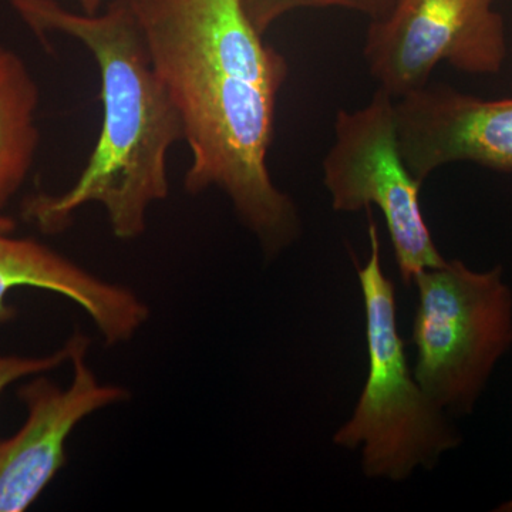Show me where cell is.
<instances>
[{"label": "cell", "mask_w": 512, "mask_h": 512, "mask_svg": "<svg viewBox=\"0 0 512 512\" xmlns=\"http://www.w3.org/2000/svg\"><path fill=\"white\" fill-rule=\"evenodd\" d=\"M130 3L183 123L191 151L185 190L218 188L268 254L288 247L298 212L266 165L285 57L265 45L239 0Z\"/></svg>", "instance_id": "cell-1"}, {"label": "cell", "mask_w": 512, "mask_h": 512, "mask_svg": "<svg viewBox=\"0 0 512 512\" xmlns=\"http://www.w3.org/2000/svg\"><path fill=\"white\" fill-rule=\"evenodd\" d=\"M12 5L37 35L63 33L92 53L103 101L99 140L79 180L62 194L30 197L26 220L46 234H59L77 211L99 204L114 237H141L150 208L167 200L168 151L184 140V128L151 62L130 0H113L96 15L70 12L55 0H12Z\"/></svg>", "instance_id": "cell-2"}, {"label": "cell", "mask_w": 512, "mask_h": 512, "mask_svg": "<svg viewBox=\"0 0 512 512\" xmlns=\"http://www.w3.org/2000/svg\"><path fill=\"white\" fill-rule=\"evenodd\" d=\"M370 258L357 269L366 311L369 373L353 416L333 441L355 450L363 446L367 477L402 481L417 466L431 468L460 437L441 407L421 389L407 363L397 330L396 289L380 264L379 232L370 218Z\"/></svg>", "instance_id": "cell-3"}, {"label": "cell", "mask_w": 512, "mask_h": 512, "mask_svg": "<svg viewBox=\"0 0 512 512\" xmlns=\"http://www.w3.org/2000/svg\"><path fill=\"white\" fill-rule=\"evenodd\" d=\"M413 281L419 291L413 375L441 409L471 413L495 363L512 345V293L503 268L476 272L446 261L417 272Z\"/></svg>", "instance_id": "cell-4"}, {"label": "cell", "mask_w": 512, "mask_h": 512, "mask_svg": "<svg viewBox=\"0 0 512 512\" xmlns=\"http://www.w3.org/2000/svg\"><path fill=\"white\" fill-rule=\"evenodd\" d=\"M336 141L323 163L336 211H382L404 284L446 259L436 248L420 207L421 183L404 164L397 141L394 101L377 90L369 106L340 110Z\"/></svg>", "instance_id": "cell-5"}, {"label": "cell", "mask_w": 512, "mask_h": 512, "mask_svg": "<svg viewBox=\"0 0 512 512\" xmlns=\"http://www.w3.org/2000/svg\"><path fill=\"white\" fill-rule=\"evenodd\" d=\"M494 2L397 0L367 33L365 56L380 89L393 99L423 89L440 62L464 73L500 72L507 43Z\"/></svg>", "instance_id": "cell-6"}, {"label": "cell", "mask_w": 512, "mask_h": 512, "mask_svg": "<svg viewBox=\"0 0 512 512\" xmlns=\"http://www.w3.org/2000/svg\"><path fill=\"white\" fill-rule=\"evenodd\" d=\"M69 339V386H59L45 375L29 377L19 386L26 419L12 436L0 437V512L29 510L66 466L67 441L76 427L92 414L130 399L126 387L97 379L87 363L90 339L84 333Z\"/></svg>", "instance_id": "cell-7"}, {"label": "cell", "mask_w": 512, "mask_h": 512, "mask_svg": "<svg viewBox=\"0 0 512 512\" xmlns=\"http://www.w3.org/2000/svg\"><path fill=\"white\" fill-rule=\"evenodd\" d=\"M394 114L400 154L420 183L457 161L512 170V99L485 101L424 86L400 97Z\"/></svg>", "instance_id": "cell-8"}, {"label": "cell", "mask_w": 512, "mask_h": 512, "mask_svg": "<svg viewBox=\"0 0 512 512\" xmlns=\"http://www.w3.org/2000/svg\"><path fill=\"white\" fill-rule=\"evenodd\" d=\"M16 227L0 212V326L18 318L10 293L33 288L80 306L109 348L130 342L144 328L151 311L133 289L92 274L35 238L18 237Z\"/></svg>", "instance_id": "cell-9"}, {"label": "cell", "mask_w": 512, "mask_h": 512, "mask_svg": "<svg viewBox=\"0 0 512 512\" xmlns=\"http://www.w3.org/2000/svg\"><path fill=\"white\" fill-rule=\"evenodd\" d=\"M39 89L22 57L0 46V211L18 194L35 164Z\"/></svg>", "instance_id": "cell-10"}, {"label": "cell", "mask_w": 512, "mask_h": 512, "mask_svg": "<svg viewBox=\"0 0 512 512\" xmlns=\"http://www.w3.org/2000/svg\"><path fill=\"white\" fill-rule=\"evenodd\" d=\"M396 2L397 0H239V5L256 32L264 35L272 23L291 10L340 6L365 13L373 20H382L390 15Z\"/></svg>", "instance_id": "cell-11"}, {"label": "cell", "mask_w": 512, "mask_h": 512, "mask_svg": "<svg viewBox=\"0 0 512 512\" xmlns=\"http://www.w3.org/2000/svg\"><path fill=\"white\" fill-rule=\"evenodd\" d=\"M70 355H72L70 339L66 340L62 348L49 353V355H5V353L0 352V396L12 384L23 382L29 377L46 375V373L62 367L64 363H70Z\"/></svg>", "instance_id": "cell-12"}, {"label": "cell", "mask_w": 512, "mask_h": 512, "mask_svg": "<svg viewBox=\"0 0 512 512\" xmlns=\"http://www.w3.org/2000/svg\"><path fill=\"white\" fill-rule=\"evenodd\" d=\"M82 5L84 13L86 15H96L99 13V9L103 0H77Z\"/></svg>", "instance_id": "cell-13"}, {"label": "cell", "mask_w": 512, "mask_h": 512, "mask_svg": "<svg viewBox=\"0 0 512 512\" xmlns=\"http://www.w3.org/2000/svg\"><path fill=\"white\" fill-rule=\"evenodd\" d=\"M497 511H501V512H512V500L511 501H508V503H505L503 505H501L500 508H498Z\"/></svg>", "instance_id": "cell-14"}]
</instances>
